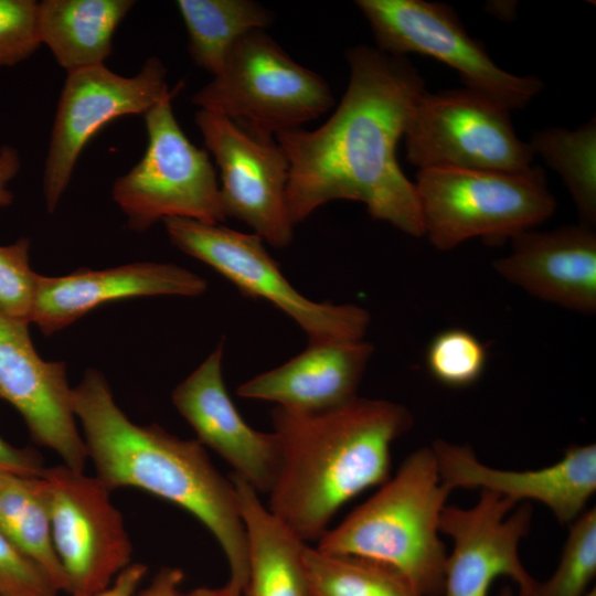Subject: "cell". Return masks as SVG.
<instances>
[{
    "label": "cell",
    "instance_id": "cell-24",
    "mask_svg": "<svg viewBox=\"0 0 596 596\" xmlns=\"http://www.w3.org/2000/svg\"><path fill=\"white\" fill-rule=\"evenodd\" d=\"M175 6L187 28L191 58L213 76L241 36L273 22V13L252 0H179Z\"/></svg>",
    "mask_w": 596,
    "mask_h": 596
},
{
    "label": "cell",
    "instance_id": "cell-28",
    "mask_svg": "<svg viewBox=\"0 0 596 596\" xmlns=\"http://www.w3.org/2000/svg\"><path fill=\"white\" fill-rule=\"evenodd\" d=\"M487 350L471 332L451 328L436 334L426 351L432 376L450 387L473 384L482 374Z\"/></svg>",
    "mask_w": 596,
    "mask_h": 596
},
{
    "label": "cell",
    "instance_id": "cell-15",
    "mask_svg": "<svg viewBox=\"0 0 596 596\" xmlns=\"http://www.w3.org/2000/svg\"><path fill=\"white\" fill-rule=\"evenodd\" d=\"M28 326L0 311V398L21 415L36 445L84 471L88 456L72 406L66 364L43 360Z\"/></svg>",
    "mask_w": 596,
    "mask_h": 596
},
{
    "label": "cell",
    "instance_id": "cell-4",
    "mask_svg": "<svg viewBox=\"0 0 596 596\" xmlns=\"http://www.w3.org/2000/svg\"><path fill=\"white\" fill-rule=\"evenodd\" d=\"M450 491L441 481L433 448L422 447L377 492L328 530L317 549L384 564L422 596H441L447 552L440 517Z\"/></svg>",
    "mask_w": 596,
    "mask_h": 596
},
{
    "label": "cell",
    "instance_id": "cell-9",
    "mask_svg": "<svg viewBox=\"0 0 596 596\" xmlns=\"http://www.w3.org/2000/svg\"><path fill=\"white\" fill-rule=\"evenodd\" d=\"M377 49L406 57L422 54L454 68L465 87L511 110L524 108L543 88L534 75L520 76L497 65L471 38L451 7L426 0H358Z\"/></svg>",
    "mask_w": 596,
    "mask_h": 596
},
{
    "label": "cell",
    "instance_id": "cell-20",
    "mask_svg": "<svg viewBox=\"0 0 596 596\" xmlns=\"http://www.w3.org/2000/svg\"><path fill=\"white\" fill-rule=\"evenodd\" d=\"M373 351L363 339L309 342L286 363L241 384L237 394L301 414L327 412L358 396Z\"/></svg>",
    "mask_w": 596,
    "mask_h": 596
},
{
    "label": "cell",
    "instance_id": "cell-36",
    "mask_svg": "<svg viewBox=\"0 0 596 596\" xmlns=\"http://www.w3.org/2000/svg\"><path fill=\"white\" fill-rule=\"evenodd\" d=\"M216 596H244L243 590L227 582L224 586L217 588Z\"/></svg>",
    "mask_w": 596,
    "mask_h": 596
},
{
    "label": "cell",
    "instance_id": "cell-23",
    "mask_svg": "<svg viewBox=\"0 0 596 596\" xmlns=\"http://www.w3.org/2000/svg\"><path fill=\"white\" fill-rule=\"evenodd\" d=\"M0 531L45 572L60 593L71 594L54 549L41 475L0 471Z\"/></svg>",
    "mask_w": 596,
    "mask_h": 596
},
{
    "label": "cell",
    "instance_id": "cell-27",
    "mask_svg": "<svg viewBox=\"0 0 596 596\" xmlns=\"http://www.w3.org/2000/svg\"><path fill=\"white\" fill-rule=\"evenodd\" d=\"M596 575V510L584 511L571 523L560 563L552 576L539 582L533 596H586Z\"/></svg>",
    "mask_w": 596,
    "mask_h": 596
},
{
    "label": "cell",
    "instance_id": "cell-17",
    "mask_svg": "<svg viewBox=\"0 0 596 596\" xmlns=\"http://www.w3.org/2000/svg\"><path fill=\"white\" fill-rule=\"evenodd\" d=\"M441 481L450 489L487 490L519 501H538L560 523H572L596 490L595 444L573 445L553 465L534 470H505L482 464L467 446L433 443Z\"/></svg>",
    "mask_w": 596,
    "mask_h": 596
},
{
    "label": "cell",
    "instance_id": "cell-37",
    "mask_svg": "<svg viewBox=\"0 0 596 596\" xmlns=\"http://www.w3.org/2000/svg\"><path fill=\"white\" fill-rule=\"evenodd\" d=\"M498 596H513L512 590L509 586H504Z\"/></svg>",
    "mask_w": 596,
    "mask_h": 596
},
{
    "label": "cell",
    "instance_id": "cell-21",
    "mask_svg": "<svg viewBox=\"0 0 596 596\" xmlns=\"http://www.w3.org/2000/svg\"><path fill=\"white\" fill-rule=\"evenodd\" d=\"M233 482L248 546L244 596H311L305 568L306 544L265 507L247 482Z\"/></svg>",
    "mask_w": 596,
    "mask_h": 596
},
{
    "label": "cell",
    "instance_id": "cell-29",
    "mask_svg": "<svg viewBox=\"0 0 596 596\" xmlns=\"http://www.w3.org/2000/svg\"><path fill=\"white\" fill-rule=\"evenodd\" d=\"M30 240L0 245V311L30 323L38 274L30 266Z\"/></svg>",
    "mask_w": 596,
    "mask_h": 596
},
{
    "label": "cell",
    "instance_id": "cell-12",
    "mask_svg": "<svg viewBox=\"0 0 596 596\" xmlns=\"http://www.w3.org/2000/svg\"><path fill=\"white\" fill-rule=\"evenodd\" d=\"M169 92L167 68L155 56L130 77L104 64L67 73L44 166L47 212L56 210L83 149L103 127L123 116L145 115Z\"/></svg>",
    "mask_w": 596,
    "mask_h": 596
},
{
    "label": "cell",
    "instance_id": "cell-33",
    "mask_svg": "<svg viewBox=\"0 0 596 596\" xmlns=\"http://www.w3.org/2000/svg\"><path fill=\"white\" fill-rule=\"evenodd\" d=\"M183 573L179 568H162L151 583L136 596H216L217 588H198L188 593L180 589Z\"/></svg>",
    "mask_w": 596,
    "mask_h": 596
},
{
    "label": "cell",
    "instance_id": "cell-10",
    "mask_svg": "<svg viewBox=\"0 0 596 596\" xmlns=\"http://www.w3.org/2000/svg\"><path fill=\"white\" fill-rule=\"evenodd\" d=\"M403 137L406 158L419 170L520 171L533 166L534 155L517 135L510 110L467 87L425 91Z\"/></svg>",
    "mask_w": 596,
    "mask_h": 596
},
{
    "label": "cell",
    "instance_id": "cell-5",
    "mask_svg": "<svg viewBox=\"0 0 596 596\" xmlns=\"http://www.w3.org/2000/svg\"><path fill=\"white\" fill-rule=\"evenodd\" d=\"M423 236L439 251L480 237L500 244L555 211L543 169L520 171L430 168L414 182Z\"/></svg>",
    "mask_w": 596,
    "mask_h": 596
},
{
    "label": "cell",
    "instance_id": "cell-32",
    "mask_svg": "<svg viewBox=\"0 0 596 596\" xmlns=\"http://www.w3.org/2000/svg\"><path fill=\"white\" fill-rule=\"evenodd\" d=\"M42 459L33 450L19 448L0 437V471L25 476H40Z\"/></svg>",
    "mask_w": 596,
    "mask_h": 596
},
{
    "label": "cell",
    "instance_id": "cell-2",
    "mask_svg": "<svg viewBox=\"0 0 596 596\" xmlns=\"http://www.w3.org/2000/svg\"><path fill=\"white\" fill-rule=\"evenodd\" d=\"M72 406L95 476L111 491L135 488L191 513L220 544L230 567L228 582L244 592L248 546L236 492L204 446L156 424L130 421L95 369L86 370L73 387Z\"/></svg>",
    "mask_w": 596,
    "mask_h": 596
},
{
    "label": "cell",
    "instance_id": "cell-18",
    "mask_svg": "<svg viewBox=\"0 0 596 596\" xmlns=\"http://www.w3.org/2000/svg\"><path fill=\"white\" fill-rule=\"evenodd\" d=\"M579 223L514 235L494 272L530 296L583 315L596 312V232Z\"/></svg>",
    "mask_w": 596,
    "mask_h": 596
},
{
    "label": "cell",
    "instance_id": "cell-3",
    "mask_svg": "<svg viewBox=\"0 0 596 596\" xmlns=\"http://www.w3.org/2000/svg\"><path fill=\"white\" fill-rule=\"evenodd\" d=\"M280 461L267 509L301 541H316L338 510L390 478L391 445L413 417L397 403L355 396L317 414L276 406Z\"/></svg>",
    "mask_w": 596,
    "mask_h": 596
},
{
    "label": "cell",
    "instance_id": "cell-13",
    "mask_svg": "<svg viewBox=\"0 0 596 596\" xmlns=\"http://www.w3.org/2000/svg\"><path fill=\"white\" fill-rule=\"evenodd\" d=\"M194 120L220 169L225 217L246 223L275 247L288 246L295 226L286 196L289 163L276 139L205 109H199Z\"/></svg>",
    "mask_w": 596,
    "mask_h": 596
},
{
    "label": "cell",
    "instance_id": "cell-7",
    "mask_svg": "<svg viewBox=\"0 0 596 596\" xmlns=\"http://www.w3.org/2000/svg\"><path fill=\"white\" fill-rule=\"evenodd\" d=\"M179 88L170 91L143 115L147 149L111 189L128 228L137 232L167 217L209 224L226 220L209 155L188 139L173 114L171 100Z\"/></svg>",
    "mask_w": 596,
    "mask_h": 596
},
{
    "label": "cell",
    "instance_id": "cell-30",
    "mask_svg": "<svg viewBox=\"0 0 596 596\" xmlns=\"http://www.w3.org/2000/svg\"><path fill=\"white\" fill-rule=\"evenodd\" d=\"M41 44L39 2L0 0V67L22 62Z\"/></svg>",
    "mask_w": 596,
    "mask_h": 596
},
{
    "label": "cell",
    "instance_id": "cell-22",
    "mask_svg": "<svg viewBox=\"0 0 596 596\" xmlns=\"http://www.w3.org/2000/svg\"><path fill=\"white\" fill-rule=\"evenodd\" d=\"M132 0H44L39 3L41 43L67 73L103 65Z\"/></svg>",
    "mask_w": 596,
    "mask_h": 596
},
{
    "label": "cell",
    "instance_id": "cell-26",
    "mask_svg": "<svg viewBox=\"0 0 596 596\" xmlns=\"http://www.w3.org/2000/svg\"><path fill=\"white\" fill-rule=\"evenodd\" d=\"M304 562L311 596H422L402 574L368 558L306 546Z\"/></svg>",
    "mask_w": 596,
    "mask_h": 596
},
{
    "label": "cell",
    "instance_id": "cell-16",
    "mask_svg": "<svg viewBox=\"0 0 596 596\" xmlns=\"http://www.w3.org/2000/svg\"><path fill=\"white\" fill-rule=\"evenodd\" d=\"M223 342L172 392L178 412L198 440L215 451L235 476L268 494L280 461L276 435L252 428L233 404L222 375Z\"/></svg>",
    "mask_w": 596,
    "mask_h": 596
},
{
    "label": "cell",
    "instance_id": "cell-14",
    "mask_svg": "<svg viewBox=\"0 0 596 596\" xmlns=\"http://www.w3.org/2000/svg\"><path fill=\"white\" fill-rule=\"evenodd\" d=\"M481 490L470 508L446 505L440 533L453 539L441 596H488L499 576L517 584L520 596H533L539 581L523 566L519 546L530 531L532 507Z\"/></svg>",
    "mask_w": 596,
    "mask_h": 596
},
{
    "label": "cell",
    "instance_id": "cell-39",
    "mask_svg": "<svg viewBox=\"0 0 596 596\" xmlns=\"http://www.w3.org/2000/svg\"><path fill=\"white\" fill-rule=\"evenodd\" d=\"M70 596H82V595H70Z\"/></svg>",
    "mask_w": 596,
    "mask_h": 596
},
{
    "label": "cell",
    "instance_id": "cell-19",
    "mask_svg": "<svg viewBox=\"0 0 596 596\" xmlns=\"http://www.w3.org/2000/svg\"><path fill=\"white\" fill-rule=\"evenodd\" d=\"M206 288L204 278L167 263L82 268L57 277L38 274L30 323L51 336L109 301L147 296L196 297Z\"/></svg>",
    "mask_w": 596,
    "mask_h": 596
},
{
    "label": "cell",
    "instance_id": "cell-1",
    "mask_svg": "<svg viewBox=\"0 0 596 596\" xmlns=\"http://www.w3.org/2000/svg\"><path fill=\"white\" fill-rule=\"evenodd\" d=\"M350 77L330 118L315 130L275 139L289 163L287 207L294 225L336 200L363 203L371 217L421 237L415 184L397 161V146L426 91L406 58L358 45L345 54Z\"/></svg>",
    "mask_w": 596,
    "mask_h": 596
},
{
    "label": "cell",
    "instance_id": "cell-6",
    "mask_svg": "<svg viewBox=\"0 0 596 596\" xmlns=\"http://www.w3.org/2000/svg\"><path fill=\"white\" fill-rule=\"evenodd\" d=\"M192 104L275 138L322 116L334 97L319 74L294 61L265 30H253L234 43Z\"/></svg>",
    "mask_w": 596,
    "mask_h": 596
},
{
    "label": "cell",
    "instance_id": "cell-25",
    "mask_svg": "<svg viewBox=\"0 0 596 596\" xmlns=\"http://www.w3.org/2000/svg\"><path fill=\"white\" fill-rule=\"evenodd\" d=\"M555 170L567 188L581 223L596 225V119L574 130L549 127L538 130L528 142Z\"/></svg>",
    "mask_w": 596,
    "mask_h": 596
},
{
    "label": "cell",
    "instance_id": "cell-31",
    "mask_svg": "<svg viewBox=\"0 0 596 596\" xmlns=\"http://www.w3.org/2000/svg\"><path fill=\"white\" fill-rule=\"evenodd\" d=\"M45 572L0 531V596H58Z\"/></svg>",
    "mask_w": 596,
    "mask_h": 596
},
{
    "label": "cell",
    "instance_id": "cell-8",
    "mask_svg": "<svg viewBox=\"0 0 596 596\" xmlns=\"http://www.w3.org/2000/svg\"><path fill=\"white\" fill-rule=\"evenodd\" d=\"M162 222L175 247L211 266L243 295L272 302L305 331L309 342L363 339L370 323L364 308L316 302L298 292L255 233L182 217Z\"/></svg>",
    "mask_w": 596,
    "mask_h": 596
},
{
    "label": "cell",
    "instance_id": "cell-11",
    "mask_svg": "<svg viewBox=\"0 0 596 596\" xmlns=\"http://www.w3.org/2000/svg\"><path fill=\"white\" fill-rule=\"evenodd\" d=\"M41 477L70 595L93 596L131 563L132 544L111 490L97 476L64 464L44 467Z\"/></svg>",
    "mask_w": 596,
    "mask_h": 596
},
{
    "label": "cell",
    "instance_id": "cell-35",
    "mask_svg": "<svg viewBox=\"0 0 596 596\" xmlns=\"http://www.w3.org/2000/svg\"><path fill=\"white\" fill-rule=\"evenodd\" d=\"M20 168V158L15 149L2 146L0 149V206H8L13 202V194L9 190L10 181Z\"/></svg>",
    "mask_w": 596,
    "mask_h": 596
},
{
    "label": "cell",
    "instance_id": "cell-38",
    "mask_svg": "<svg viewBox=\"0 0 596 596\" xmlns=\"http://www.w3.org/2000/svg\"><path fill=\"white\" fill-rule=\"evenodd\" d=\"M586 596H596V589H595V587H594L593 589H590V590L586 594Z\"/></svg>",
    "mask_w": 596,
    "mask_h": 596
},
{
    "label": "cell",
    "instance_id": "cell-34",
    "mask_svg": "<svg viewBox=\"0 0 596 596\" xmlns=\"http://www.w3.org/2000/svg\"><path fill=\"white\" fill-rule=\"evenodd\" d=\"M147 572V565L130 563L105 588L93 596H136Z\"/></svg>",
    "mask_w": 596,
    "mask_h": 596
}]
</instances>
